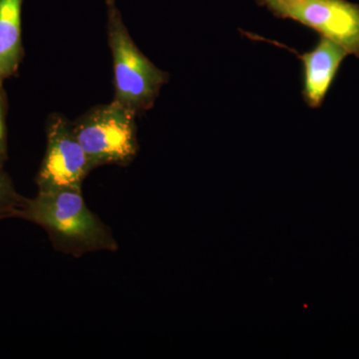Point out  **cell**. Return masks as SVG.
I'll list each match as a JSON object with an SVG mask.
<instances>
[{
	"label": "cell",
	"mask_w": 359,
	"mask_h": 359,
	"mask_svg": "<svg viewBox=\"0 0 359 359\" xmlns=\"http://www.w3.org/2000/svg\"><path fill=\"white\" fill-rule=\"evenodd\" d=\"M297 55L302 62L304 101L309 107L320 108L334 83L342 61L349 54L332 40L320 36L313 49Z\"/></svg>",
	"instance_id": "6"
},
{
	"label": "cell",
	"mask_w": 359,
	"mask_h": 359,
	"mask_svg": "<svg viewBox=\"0 0 359 359\" xmlns=\"http://www.w3.org/2000/svg\"><path fill=\"white\" fill-rule=\"evenodd\" d=\"M280 20L302 23L359 58V4L347 0H256Z\"/></svg>",
	"instance_id": "4"
},
{
	"label": "cell",
	"mask_w": 359,
	"mask_h": 359,
	"mask_svg": "<svg viewBox=\"0 0 359 359\" xmlns=\"http://www.w3.org/2000/svg\"><path fill=\"white\" fill-rule=\"evenodd\" d=\"M26 198L16 192L13 180L0 168V219L18 218Z\"/></svg>",
	"instance_id": "8"
},
{
	"label": "cell",
	"mask_w": 359,
	"mask_h": 359,
	"mask_svg": "<svg viewBox=\"0 0 359 359\" xmlns=\"http://www.w3.org/2000/svg\"><path fill=\"white\" fill-rule=\"evenodd\" d=\"M6 111V93L4 86H0V168H4L7 160Z\"/></svg>",
	"instance_id": "9"
},
{
	"label": "cell",
	"mask_w": 359,
	"mask_h": 359,
	"mask_svg": "<svg viewBox=\"0 0 359 359\" xmlns=\"http://www.w3.org/2000/svg\"><path fill=\"white\" fill-rule=\"evenodd\" d=\"M136 116L114 100L72 123L92 170L104 165L128 166L133 162L139 150Z\"/></svg>",
	"instance_id": "3"
},
{
	"label": "cell",
	"mask_w": 359,
	"mask_h": 359,
	"mask_svg": "<svg viewBox=\"0 0 359 359\" xmlns=\"http://www.w3.org/2000/svg\"><path fill=\"white\" fill-rule=\"evenodd\" d=\"M108 42L114 65L115 101L136 114L154 105L169 74L149 60L123 21L115 0H107Z\"/></svg>",
	"instance_id": "2"
},
{
	"label": "cell",
	"mask_w": 359,
	"mask_h": 359,
	"mask_svg": "<svg viewBox=\"0 0 359 359\" xmlns=\"http://www.w3.org/2000/svg\"><path fill=\"white\" fill-rule=\"evenodd\" d=\"M22 6L23 0H0V86L18 73L25 55Z\"/></svg>",
	"instance_id": "7"
},
{
	"label": "cell",
	"mask_w": 359,
	"mask_h": 359,
	"mask_svg": "<svg viewBox=\"0 0 359 359\" xmlns=\"http://www.w3.org/2000/svg\"><path fill=\"white\" fill-rule=\"evenodd\" d=\"M46 136V151L35 179L39 190L82 188L92 169L72 123L62 116L52 115L47 123Z\"/></svg>",
	"instance_id": "5"
},
{
	"label": "cell",
	"mask_w": 359,
	"mask_h": 359,
	"mask_svg": "<svg viewBox=\"0 0 359 359\" xmlns=\"http://www.w3.org/2000/svg\"><path fill=\"white\" fill-rule=\"evenodd\" d=\"M18 219L41 226L54 250L76 259L119 249L109 226L87 207L82 188L39 190L36 197L26 199Z\"/></svg>",
	"instance_id": "1"
}]
</instances>
